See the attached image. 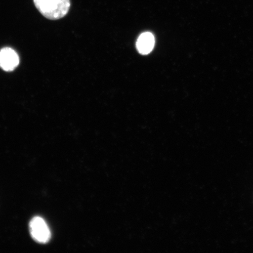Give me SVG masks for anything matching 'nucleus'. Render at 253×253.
Instances as JSON below:
<instances>
[{"mask_svg":"<svg viewBox=\"0 0 253 253\" xmlns=\"http://www.w3.org/2000/svg\"><path fill=\"white\" fill-rule=\"evenodd\" d=\"M34 2L43 17L52 20L65 17L71 7L70 0H34Z\"/></svg>","mask_w":253,"mask_h":253,"instance_id":"obj_1","label":"nucleus"},{"mask_svg":"<svg viewBox=\"0 0 253 253\" xmlns=\"http://www.w3.org/2000/svg\"><path fill=\"white\" fill-rule=\"evenodd\" d=\"M155 45V37L149 32L142 33L137 41V48L142 55H148L153 50Z\"/></svg>","mask_w":253,"mask_h":253,"instance_id":"obj_4","label":"nucleus"},{"mask_svg":"<svg viewBox=\"0 0 253 253\" xmlns=\"http://www.w3.org/2000/svg\"><path fill=\"white\" fill-rule=\"evenodd\" d=\"M31 235L40 243H46L51 237V233L45 220L40 217H35L30 223Z\"/></svg>","mask_w":253,"mask_h":253,"instance_id":"obj_2","label":"nucleus"},{"mask_svg":"<svg viewBox=\"0 0 253 253\" xmlns=\"http://www.w3.org/2000/svg\"><path fill=\"white\" fill-rule=\"evenodd\" d=\"M20 64V57L17 52L9 47L0 50V68L5 72L15 70Z\"/></svg>","mask_w":253,"mask_h":253,"instance_id":"obj_3","label":"nucleus"}]
</instances>
